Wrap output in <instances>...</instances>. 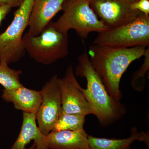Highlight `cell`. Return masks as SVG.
<instances>
[{
	"label": "cell",
	"instance_id": "cell-1",
	"mask_svg": "<svg viewBox=\"0 0 149 149\" xmlns=\"http://www.w3.org/2000/svg\"><path fill=\"white\" fill-rule=\"evenodd\" d=\"M146 48L143 46L121 48L93 44L90 46L88 54L91 65L115 100L120 101L122 99L120 83L123 74L133 62L144 56Z\"/></svg>",
	"mask_w": 149,
	"mask_h": 149
},
{
	"label": "cell",
	"instance_id": "cell-2",
	"mask_svg": "<svg viewBox=\"0 0 149 149\" xmlns=\"http://www.w3.org/2000/svg\"><path fill=\"white\" fill-rule=\"evenodd\" d=\"M74 73L86 79L87 88H82V91L102 127H108L124 116L127 112L125 106L110 95L91 65L86 51L78 57Z\"/></svg>",
	"mask_w": 149,
	"mask_h": 149
},
{
	"label": "cell",
	"instance_id": "cell-3",
	"mask_svg": "<svg viewBox=\"0 0 149 149\" xmlns=\"http://www.w3.org/2000/svg\"><path fill=\"white\" fill-rule=\"evenodd\" d=\"M23 40L25 52L38 63L49 65L69 54L68 33L57 30L52 21L37 36L25 33Z\"/></svg>",
	"mask_w": 149,
	"mask_h": 149
},
{
	"label": "cell",
	"instance_id": "cell-4",
	"mask_svg": "<svg viewBox=\"0 0 149 149\" xmlns=\"http://www.w3.org/2000/svg\"><path fill=\"white\" fill-rule=\"evenodd\" d=\"M63 13L53 24L58 31L68 32L75 30L81 38L85 39L92 32L98 33L108 29L90 6L89 0H65Z\"/></svg>",
	"mask_w": 149,
	"mask_h": 149
},
{
	"label": "cell",
	"instance_id": "cell-5",
	"mask_svg": "<svg viewBox=\"0 0 149 149\" xmlns=\"http://www.w3.org/2000/svg\"><path fill=\"white\" fill-rule=\"evenodd\" d=\"M33 0H24L14 13L13 19L4 32L0 33V63L9 65L24 57L23 37L29 26Z\"/></svg>",
	"mask_w": 149,
	"mask_h": 149
},
{
	"label": "cell",
	"instance_id": "cell-6",
	"mask_svg": "<svg viewBox=\"0 0 149 149\" xmlns=\"http://www.w3.org/2000/svg\"><path fill=\"white\" fill-rule=\"evenodd\" d=\"M93 44L121 48L149 47V16L142 14L129 22L100 32Z\"/></svg>",
	"mask_w": 149,
	"mask_h": 149
},
{
	"label": "cell",
	"instance_id": "cell-7",
	"mask_svg": "<svg viewBox=\"0 0 149 149\" xmlns=\"http://www.w3.org/2000/svg\"><path fill=\"white\" fill-rule=\"evenodd\" d=\"M58 75L52 76L40 91L42 101L36 113L38 126L47 136L52 130L62 112Z\"/></svg>",
	"mask_w": 149,
	"mask_h": 149
},
{
	"label": "cell",
	"instance_id": "cell-8",
	"mask_svg": "<svg viewBox=\"0 0 149 149\" xmlns=\"http://www.w3.org/2000/svg\"><path fill=\"white\" fill-rule=\"evenodd\" d=\"M89 1L91 8L108 29L129 22L143 14L131 8L135 0Z\"/></svg>",
	"mask_w": 149,
	"mask_h": 149
},
{
	"label": "cell",
	"instance_id": "cell-9",
	"mask_svg": "<svg viewBox=\"0 0 149 149\" xmlns=\"http://www.w3.org/2000/svg\"><path fill=\"white\" fill-rule=\"evenodd\" d=\"M61 97L62 112L86 116L93 114L90 105L82 91V88L76 79L73 68L70 65L64 77L58 78Z\"/></svg>",
	"mask_w": 149,
	"mask_h": 149
},
{
	"label": "cell",
	"instance_id": "cell-10",
	"mask_svg": "<svg viewBox=\"0 0 149 149\" xmlns=\"http://www.w3.org/2000/svg\"><path fill=\"white\" fill-rule=\"evenodd\" d=\"M65 0H33L29 24V35L37 36L62 10Z\"/></svg>",
	"mask_w": 149,
	"mask_h": 149
},
{
	"label": "cell",
	"instance_id": "cell-11",
	"mask_svg": "<svg viewBox=\"0 0 149 149\" xmlns=\"http://www.w3.org/2000/svg\"><path fill=\"white\" fill-rule=\"evenodd\" d=\"M2 98L5 101L12 103L17 110L35 114L42 101L40 91L29 89L23 85L13 90L4 89Z\"/></svg>",
	"mask_w": 149,
	"mask_h": 149
},
{
	"label": "cell",
	"instance_id": "cell-12",
	"mask_svg": "<svg viewBox=\"0 0 149 149\" xmlns=\"http://www.w3.org/2000/svg\"><path fill=\"white\" fill-rule=\"evenodd\" d=\"M88 136L85 129L51 132L47 136L48 148L91 149Z\"/></svg>",
	"mask_w": 149,
	"mask_h": 149
},
{
	"label": "cell",
	"instance_id": "cell-13",
	"mask_svg": "<svg viewBox=\"0 0 149 149\" xmlns=\"http://www.w3.org/2000/svg\"><path fill=\"white\" fill-rule=\"evenodd\" d=\"M36 114L23 112V120L20 133L10 149H24L32 140L35 141V149H49L47 136L40 130L36 122Z\"/></svg>",
	"mask_w": 149,
	"mask_h": 149
},
{
	"label": "cell",
	"instance_id": "cell-14",
	"mask_svg": "<svg viewBox=\"0 0 149 149\" xmlns=\"http://www.w3.org/2000/svg\"><path fill=\"white\" fill-rule=\"evenodd\" d=\"M143 142L149 148V133L141 131L137 128H131V136L124 139H107L88 136V141L91 149H125L130 147L135 141Z\"/></svg>",
	"mask_w": 149,
	"mask_h": 149
},
{
	"label": "cell",
	"instance_id": "cell-15",
	"mask_svg": "<svg viewBox=\"0 0 149 149\" xmlns=\"http://www.w3.org/2000/svg\"><path fill=\"white\" fill-rule=\"evenodd\" d=\"M85 116L74 113H67L62 112L51 132L71 130L76 131L84 129Z\"/></svg>",
	"mask_w": 149,
	"mask_h": 149
},
{
	"label": "cell",
	"instance_id": "cell-16",
	"mask_svg": "<svg viewBox=\"0 0 149 149\" xmlns=\"http://www.w3.org/2000/svg\"><path fill=\"white\" fill-rule=\"evenodd\" d=\"M21 70L12 69L8 65L0 63V85L7 90H13L23 85L20 81Z\"/></svg>",
	"mask_w": 149,
	"mask_h": 149
},
{
	"label": "cell",
	"instance_id": "cell-17",
	"mask_svg": "<svg viewBox=\"0 0 149 149\" xmlns=\"http://www.w3.org/2000/svg\"><path fill=\"white\" fill-rule=\"evenodd\" d=\"M143 63L140 68L133 73L130 79V84L134 91L141 92L146 87V76L149 74V49H146Z\"/></svg>",
	"mask_w": 149,
	"mask_h": 149
},
{
	"label": "cell",
	"instance_id": "cell-18",
	"mask_svg": "<svg viewBox=\"0 0 149 149\" xmlns=\"http://www.w3.org/2000/svg\"><path fill=\"white\" fill-rule=\"evenodd\" d=\"M131 8L149 16V0H138L132 3Z\"/></svg>",
	"mask_w": 149,
	"mask_h": 149
},
{
	"label": "cell",
	"instance_id": "cell-19",
	"mask_svg": "<svg viewBox=\"0 0 149 149\" xmlns=\"http://www.w3.org/2000/svg\"><path fill=\"white\" fill-rule=\"evenodd\" d=\"M24 0H0V6L7 5L13 8L19 7Z\"/></svg>",
	"mask_w": 149,
	"mask_h": 149
},
{
	"label": "cell",
	"instance_id": "cell-20",
	"mask_svg": "<svg viewBox=\"0 0 149 149\" xmlns=\"http://www.w3.org/2000/svg\"><path fill=\"white\" fill-rule=\"evenodd\" d=\"M11 9L12 8L10 6L7 5L0 6V27L3 20L6 18L7 15L9 13Z\"/></svg>",
	"mask_w": 149,
	"mask_h": 149
},
{
	"label": "cell",
	"instance_id": "cell-21",
	"mask_svg": "<svg viewBox=\"0 0 149 149\" xmlns=\"http://www.w3.org/2000/svg\"><path fill=\"white\" fill-rule=\"evenodd\" d=\"M35 143H34V144H33V146H32L31 147V148H29L27 149H35ZM24 149H26V148H25Z\"/></svg>",
	"mask_w": 149,
	"mask_h": 149
},
{
	"label": "cell",
	"instance_id": "cell-22",
	"mask_svg": "<svg viewBox=\"0 0 149 149\" xmlns=\"http://www.w3.org/2000/svg\"><path fill=\"white\" fill-rule=\"evenodd\" d=\"M125 149H130V147H128V148H125Z\"/></svg>",
	"mask_w": 149,
	"mask_h": 149
},
{
	"label": "cell",
	"instance_id": "cell-23",
	"mask_svg": "<svg viewBox=\"0 0 149 149\" xmlns=\"http://www.w3.org/2000/svg\"><path fill=\"white\" fill-rule=\"evenodd\" d=\"M136 1H138V0H135Z\"/></svg>",
	"mask_w": 149,
	"mask_h": 149
}]
</instances>
